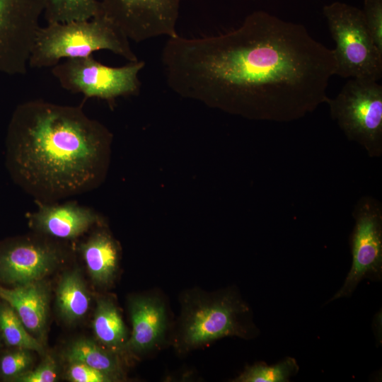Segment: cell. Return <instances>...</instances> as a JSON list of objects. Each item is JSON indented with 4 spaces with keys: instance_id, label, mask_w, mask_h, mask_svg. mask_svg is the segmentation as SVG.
<instances>
[{
    "instance_id": "6da1fadb",
    "label": "cell",
    "mask_w": 382,
    "mask_h": 382,
    "mask_svg": "<svg viewBox=\"0 0 382 382\" xmlns=\"http://www.w3.org/2000/svg\"><path fill=\"white\" fill-rule=\"evenodd\" d=\"M177 94L250 119L289 122L325 103L332 50L301 24L266 11L224 34L168 37L161 53Z\"/></svg>"
},
{
    "instance_id": "7a4b0ae2",
    "label": "cell",
    "mask_w": 382,
    "mask_h": 382,
    "mask_svg": "<svg viewBox=\"0 0 382 382\" xmlns=\"http://www.w3.org/2000/svg\"><path fill=\"white\" fill-rule=\"evenodd\" d=\"M110 141L109 131L81 107L28 100L8 126V167L37 202L57 203L99 185Z\"/></svg>"
},
{
    "instance_id": "3957f363",
    "label": "cell",
    "mask_w": 382,
    "mask_h": 382,
    "mask_svg": "<svg viewBox=\"0 0 382 382\" xmlns=\"http://www.w3.org/2000/svg\"><path fill=\"white\" fill-rule=\"evenodd\" d=\"M109 50L129 62L139 60L129 40L103 13L86 21L47 24L38 29L28 66L53 67L62 59L91 56Z\"/></svg>"
},
{
    "instance_id": "277c9868",
    "label": "cell",
    "mask_w": 382,
    "mask_h": 382,
    "mask_svg": "<svg viewBox=\"0 0 382 382\" xmlns=\"http://www.w3.org/2000/svg\"><path fill=\"white\" fill-rule=\"evenodd\" d=\"M250 309L232 289L215 293L190 291L182 299L177 345L190 350L224 337L245 339L255 334Z\"/></svg>"
},
{
    "instance_id": "5b68a950",
    "label": "cell",
    "mask_w": 382,
    "mask_h": 382,
    "mask_svg": "<svg viewBox=\"0 0 382 382\" xmlns=\"http://www.w3.org/2000/svg\"><path fill=\"white\" fill-rule=\"evenodd\" d=\"M323 15L335 42V75L378 81L382 76V52L376 45L361 9L335 1L325 5Z\"/></svg>"
},
{
    "instance_id": "8992f818",
    "label": "cell",
    "mask_w": 382,
    "mask_h": 382,
    "mask_svg": "<svg viewBox=\"0 0 382 382\" xmlns=\"http://www.w3.org/2000/svg\"><path fill=\"white\" fill-rule=\"evenodd\" d=\"M331 117L351 141L371 156L382 152V86L376 81L351 79L334 98H328Z\"/></svg>"
},
{
    "instance_id": "52a82bcc",
    "label": "cell",
    "mask_w": 382,
    "mask_h": 382,
    "mask_svg": "<svg viewBox=\"0 0 382 382\" xmlns=\"http://www.w3.org/2000/svg\"><path fill=\"white\" fill-rule=\"evenodd\" d=\"M137 60L120 67L108 66L96 60L92 55L66 59L52 69L53 76L61 86L85 98L112 100L120 96L134 95L140 89L139 73L144 67Z\"/></svg>"
},
{
    "instance_id": "ba28073f",
    "label": "cell",
    "mask_w": 382,
    "mask_h": 382,
    "mask_svg": "<svg viewBox=\"0 0 382 382\" xmlns=\"http://www.w3.org/2000/svg\"><path fill=\"white\" fill-rule=\"evenodd\" d=\"M45 0H0V72L24 74Z\"/></svg>"
},
{
    "instance_id": "9c48e42d",
    "label": "cell",
    "mask_w": 382,
    "mask_h": 382,
    "mask_svg": "<svg viewBox=\"0 0 382 382\" xmlns=\"http://www.w3.org/2000/svg\"><path fill=\"white\" fill-rule=\"evenodd\" d=\"M102 13L129 40L178 35L180 0H100Z\"/></svg>"
},
{
    "instance_id": "30bf717a",
    "label": "cell",
    "mask_w": 382,
    "mask_h": 382,
    "mask_svg": "<svg viewBox=\"0 0 382 382\" xmlns=\"http://www.w3.org/2000/svg\"><path fill=\"white\" fill-rule=\"evenodd\" d=\"M352 237V263L341 289L331 301L352 295L364 279L378 280L382 273V219L379 207L366 200L354 212Z\"/></svg>"
},
{
    "instance_id": "8fae6325",
    "label": "cell",
    "mask_w": 382,
    "mask_h": 382,
    "mask_svg": "<svg viewBox=\"0 0 382 382\" xmlns=\"http://www.w3.org/2000/svg\"><path fill=\"white\" fill-rule=\"evenodd\" d=\"M62 248L46 240L25 238L0 245V282L11 286L42 280L62 261Z\"/></svg>"
},
{
    "instance_id": "7c38bea8",
    "label": "cell",
    "mask_w": 382,
    "mask_h": 382,
    "mask_svg": "<svg viewBox=\"0 0 382 382\" xmlns=\"http://www.w3.org/2000/svg\"><path fill=\"white\" fill-rule=\"evenodd\" d=\"M37 204V210L30 215V224L37 231L50 237L76 238L99 220L92 209L75 202Z\"/></svg>"
},
{
    "instance_id": "4fadbf2b",
    "label": "cell",
    "mask_w": 382,
    "mask_h": 382,
    "mask_svg": "<svg viewBox=\"0 0 382 382\" xmlns=\"http://www.w3.org/2000/svg\"><path fill=\"white\" fill-rule=\"evenodd\" d=\"M129 311L132 330L125 349L142 353L153 349L162 340L167 328L163 301L151 295L135 296L129 300Z\"/></svg>"
},
{
    "instance_id": "5bb4252c",
    "label": "cell",
    "mask_w": 382,
    "mask_h": 382,
    "mask_svg": "<svg viewBox=\"0 0 382 382\" xmlns=\"http://www.w3.org/2000/svg\"><path fill=\"white\" fill-rule=\"evenodd\" d=\"M0 299L14 309L27 330L42 342L50 303L48 289L42 280L11 288L0 285Z\"/></svg>"
},
{
    "instance_id": "9a60e30c",
    "label": "cell",
    "mask_w": 382,
    "mask_h": 382,
    "mask_svg": "<svg viewBox=\"0 0 382 382\" xmlns=\"http://www.w3.org/2000/svg\"><path fill=\"white\" fill-rule=\"evenodd\" d=\"M80 250L92 280L101 286L110 284L119 259L118 248L112 237L104 231H96L80 245Z\"/></svg>"
},
{
    "instance_id": "2e32d148",
    "label": "cell",
    "mask_w": 382,
    "mask_h": 382,
    "mask_svg": "<svg viewBox=\"0 0 382 382\" xmlns=\"http://www.w3.org/2000/svg\"><path fill=\"white\" fill-rule=\"evenodd\" d=\"M92 326L96 340L105 348L115 352L125 349L129 337L120 311L112 301L106 298L97 300Z\"/></svg>"
},
{
    "instance_id": "e0dca14e",
    "label": "cell",
    "mask_w": 382,
    "mask_h": 382,
    "mask_svg": "<svg viewBox=\"0 0 382 382\" xmlns=\"http://www.w3.org/2000/svg\"><path fill=\"white\" fill-rule=\"evenodd\" d=\"M56 294L57 308L66 320H79L88 311L91 296L85 282L76 271L68 272L62 277Z\"/></svg>"
},
{
    "instance_id": "ac0fdd59",
    "label": "cell",
    "mask_w": 382,
    "mask_h": 382,
    "mask_svg": "<svg viewBox=\"0 0 382 382\" xmlns=\"http://www.w3.org/2000/svg\"><path fill=\"white\" fill-rule=\"evenodd\" d=\"M68 362L79 361L102 371L117 380L122 375V366L116 352L99 345L90 339H79L73 342L64 352Z\"/></svg>"
},
{
    "instance_id": "d6986e66",
    "label": "cell",
    "mask_w": 382,
    "mask_h": 382,
    "mask_svg": "<svg viewBox=\"0 0 382 382\" xmlns=\"http://www.w3.org/2000/svg\"><path fill=\"white\" fill-rule=\"evenodd\" d=\"M0 335L8 347L26 349L39 354L44 353L42 342L27 330L14 309L1 299Z\"/></svg>"
},
{
    "instance_id": "ffe728a7",
    "label": "cell",
    "mask_w": 382,
    "mask_h": 382,
    "mask_svg": "<svg viewBox=\"0 0 382 382\" xmlns=\"http://www.w3.org/2000/svg\"><path fill=\"white\" fill-rule=\"evenodd\" d=\"M102 13L98 0H45L47 24L90 20Z\"/></svg>"
},
{
    "instance_id": "44dd1931",
    "label": "cell",
    "mask_w": 382,
    "mask_h": 382,
    "mask_svg": "<svg viewBox=\"0 0 382 382\" xmlns=\"http://www.w3.org/2000/svg\"><path fill=\"white\" fill-rule=\"evenodd\" d=\"M299 371L294 358L286 357L274 365L257 363L248 366L233 381L236 382H287Z\"/></svg>"
},
{
    "instance_id": "7402d4cb",
    "label": "cell",
    "mask_w": 382,
    "mask_h": 382,
    "mask_svg": "<svg viewBox=\"0 0 382 382\" xmlns=\"http://www.w3.org/2000/svg\"><path fill=\"white\" fill-rule=\"evenodd\" d=\"M31 351L13 347L0 357V376L7 381H13L28 371L33 362Z\"/></svg>"
},
{
    "instance_id": "603a6c76",
    "label": "cell",
    "mask_w": 382,
    "mask_h": 382,
    "mask_svg": "<svg viewBox=\"0 0 382 382\" xmlns=\"http://www.w3.org/2000/svg\"><path fill=\"white\" fill-rule=\"evenodd\" d=\"M361 11L372 38L382 52V0H364Z\"/></svg>"
},
{
    "instance_id": "cb8c5ba5",
    "label": "cell",
    "mask_w": 382,
    "mask_h": 382,
    "mask_svg": "<svg viewBox=\"0 0 382 382\" xmlns=\"http://www.w3.org/2000/svg\"><path fill=\"white\" fill-rule=\"evenodd\" d=\"M66 378L71 382H111L112 376L79 361L69 362Z\"/></svg>"
},
{
    "instance_id": "d4e9b609",
    "label": "cell",
    "mask_w": 382,
    "mask_h": 382,
    "mask_svg": "<svg viewBox=\"0 0 382 382\" xmlns=\"http://www.w3.org/2000/svg\"><path fill=\"white\" fill-rule=\"evenodd\" d=\"M57 379V366L54 359L46 357L35 369L17 377L16 382H54Z\"/></svg>"
},
{
    "instance_id": "484cf974",
    "label": "cell",
    "mask_w": 382,
    "mask_h": 382,
    "mask_svg": "<svg viewBox=\"0 0 382 382\" xmlns=\"http://www.w3.org/2000/svg\"><path fill=\"white\" fill-rule=\"evenodd\" d=\"M1 341H2V340H1V335H0V346H1Z\"/></svg>"
}]
</instances>
